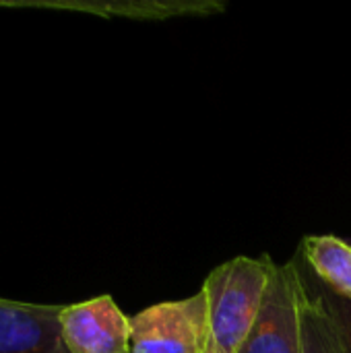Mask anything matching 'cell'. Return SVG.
<instances>
[{"label": "cell", "mask_w": 351, "mask_h": 353, "mask_svg": "<svg viewBox=\"0 0 351 353\" xmlns=\"http://www.w3.org/2000/svg\"><path fill=\"white\" fill-rule=\"evenodd\" d=\"M277 265L271 256H236L205 279L207 347L205 353H238L250 333Z\"/></svg>", "instance_id": "cell-1"}, {"label": "cell", "mask_w": 351, "mask_h": 353, "mask_svg": "<svg viewBox=\"0 0 351 353\" xmlns=\"http://www.w3.org/2000/svg\"><path fill=\"white\" fill-rule=\"evenodd\" d=\"M306 288L298 263L277 265L259 316L238 353H302Z\"/></svg>", "instance_id": "cell-2"}, {"label": "cell", "mask_w": 351, "mask_h": 353, "mask_svg": "<svg viewBox=\"0 0 351 353\" xmlns=\"http://www.w3.org/2000/svg\"><path fill=\"white\" fill-rule=\"evenodd\" d=\"M205 347L207 300L203 290L130 316V353H205Z\"/></svg>", "instance_id": "cell-3"}, {"label": "cell", "mask_w": 351, "mask_h": 353, "mask_svg": "<svg viewBox=\"0 0 351 353\" xmlns=\"http://www.w3.org/2000/svg\"><path fill=\"white\" fill-rule=\"evenodd\" d=\"M58 321L68 353H130V319L112 296L62 306Z\"/></svg>", "instance_id": "cell-4"}, {"label": "cell", "mask_w": 351, "mask_h": 353, "mask_svg": "<svg viewBox=\"0 0 351 353\" xmlns=\"http://www.w3.org/2000/svg\"><path fill=\"white\" fill-rule=\"evenodd\" d=\"M54 304L0 298V353H68Z\"/></svg>", "instance_id": "cell-5"}, {"label": "cell", "mask_w": 351, "mask_h": 353, "mask_svg": "<svg viewBox=\"0 0 351 353\" xmlns=\"http://www.w3.org/2000/svg\"><path fill=\"white\" fill-rule=\"evenodd\" d=\"M54 8H74L99 17L163 21L184 14H215L225 8L219 0H137V2H48Z\"/></svg>", "instance_id": "cell-6"}, {"label": "cell", "mask_w": 351, "mask_h": 353, "mask_svg": "<svg viewBox=\"0 0 351 353\" xmlns=\"http://www.w3.org/2000/svg\"><path fill=\"white\" fill-rule=\"evenodd\" d=\"M302 256L308 271L329 292L351 302V244L337 236H306Z\"/></svg>", "instance_id": "cell-7"}, {"label": "cell", "mask_w": 351, "mask_h": 353, "mask_svg": "<svg viewBox=\"0 0 351 353\" xmlns=\"http://www.w3.org/2000/svg\"><path fill=\"white\" fill-rule=\"evenodd\" d=\"M302 353H348L325 308L308 292L302 312Z\"/></svg>", "instance_id": "cell-8"}, {"label": "cell", "mask_w": 351, "mask_h": 353, "mask_svg": "<svg viewBox=\"0 0 351 353\" xmlns=\"http://www.w3.org/2000/svg\"><path fill=\"white\" fill-rule=\"evenodd\" d=\"M300 269V275H302V281H304V288L306 292L325 308L327 316L331 319V323L335 325L339 337H341V343L345 347V352L351 353V302L329 292L310 271L306 265H298Z\"/></svg>", "instance_id": "cell-9"}]
</instances>
